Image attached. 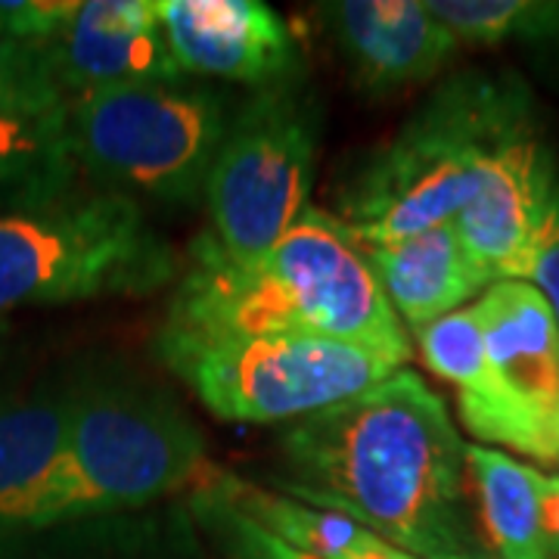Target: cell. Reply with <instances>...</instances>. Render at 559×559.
<instances>
[{
    "label": "cell",
    "mask_w": 559,
    "mask_h": 559,
    "mask_svg": "<svg viewBox=\"0 0 559 559\" xmlns=\"http://www.w3.org/2000/svg\"><path fill=\"white\" fill-rule=\"evenodd\" d=\"M444 401L399 367L373 389L286 423L280 495L340 513L419 559H491Z\"/></svg>",
    "instance_id": "6da1fadb"
},
{
    "label": "cell",
    "mask_w": 559,
    "mask_h": 559,
    "mask_svg": "<svg viewBox=\"0 0 559 559\" xmlns=\"http://www.w3.org/2000/svg\"><path fill=\"white\" fill-rule=\"evenodd\" d=\"M159 330L180 336L305 333L411 358L407 330L333 212L308 205L255 259H227L200 234Z\"/></svg>",
    "instance_id": "7a4b0ae2"
},
{
    "label": "cell",
    "mask_w": 559,
    "mask_h": 559,
    "mask_svg": "<svg viewBox=\"0 0 559 559\" xmlns=\"http://www.w3.org/2000/svg\"><path fill=\"white\" fill-rule=\"evenodd\" d=\"M532 119L538 109L516 75L466 72L444 81L392 140L352 168L333 215L360 246L454 221L476 197L495 150Z\"/></svg>",
    "instance_id": "3957f363"
},
{
    "label": "cell",
    "mask_w": 559,
    "mask_h": 559,
    "mask_svg": "<svg viewBox=\"0 0 559 559\" xmlns=\"http://www.w3.org/2000/svg\"><path fill=\"white\" fill-rule=\"evenodd\" d=\"M209 469L202 436L171 399L138 385L81 389L62 457L28 500L20 532L143 507L200 485Z\"/></svg>",
    "instance_id": "277c9868"
},
{
    "label": "cell",
    "mask_w": 559,
    "mask_h": 559,
    "mask_svg": "<svg viewBox=\"0 0 559 559\" xmlns=\"http://www.w3.org/2000/svg\"><path fill=\"white\" fill-rule=\"evenodd\" d=\"M180 277L175 246L121 193L0 215V318L25 305L140 299Z\"/></svg>",
    "instance_id": "5b68a950"
},
{
    "label": "cell",
    "mask_w": 559,
    "mask_h": 559,
    "mask_svg": "<svg viewBox=\"0 0 559 559\" xmlns=\"http://www.w3.org/2000/svg\"><path fill=\"white\" fill-rule=\"evenodd\" d=\"M227 119L224 94L190 79L69 97L79 168L131 200L202 202Z\"/></svg>",
    "instance_id": "8992f818"
},
{
    "label": "cell",
    "mask_w": 559,
    "mask_h": 559,
    "mask_svg": "<svg viewBox=\"0 0 559 559\" xmlns=\"http://www.w3.org/2000/svg\"><path fill=\"white\" fill-rule=\"evenodd\" d=\"M156 352L202 407L227 423H296L404 367L373 348L305 333L180 336L159 330Z\"/></svg>",
    "instance_id": "52a82bcc"
},
{
    "label": "cell",
    "mask_w": 559,
    "mask_h": 559,
    "mask_svg": "<svg viewBox=\"0 0 559 559\" xmlns=\"http://www.w3.org/2000/svg\"><path fill=\"white\" fill-rule=\"evenodd\" d=\"M320 156V106L301 79L252 91L230 109L202 190L205 237L227 259H255L308 209Z\"/></svg>",
    "instance_id": "ba28073f"
},
{
    "label": "cell",
    "mask_w": 559,
    "mask_h": 559,
    "mask_svg": "<svg viewBox=\"0 0 559 559\" xmlns=\"http://www.w3.org/2000/svg\"><path fill=\"white\" fill-rule=\"evenodd\" d=\"M488 385L460 411L469 436L522 457L559 460V323L525 280L491 283L476 301Z\"/></svg>",
    "instance_id": "9c48e42d"
},
{
    "label": "cell",
    "mask_w": 559,
    "mask_h": 559,
    "mask_svg": "<svg viewBox=\"0 0 559 559\" xmlns=\"http://www.w3.org/2000/svg\"><path fill=\"white\" fill-rule=\"evenodd\" d=\"M559 190V165L538 119L522 124L485 165L476 197L454 224L488 283L525 280L532 246Z\"/></svg>",
    "instance_id": "30bf717a"
},
{
    "label": "cell",
    "mask_w": 559,
    "mask_h": 559,
    "mask_svg": "<svg viewBox=\"0 0 559 559\" xmlns=\"http://www.w3.org/2000/svg\"><path fill=\"white\" fill-rule=\"evenodd\" d=\"M168 50L190 79L249 84L299 79V40L261 0H153Z\"/></svg>",
    "instance_id": "8fae6325"
},
{
    "label": "cell",
    "mask_w": 559,
    "mask_h": 559,
    "mask_svg": "<svg viewBox=\"0 0 559 559\" xmlns=\"http://www.w3.org/2000/svg\"><path fill=\"white\" fill-rule=\"evenodd\" d=\"M318 20L355 87L373 97L439 75L457 50V38L429 13L426 0H336L320 3Z\"/></svg>",
    "instance_id": "7c38bea8"
},
{
    "label": "cell",
    "mask_w": 559,
    "mask_h": 559,
    "mask_svg": "<svg viewBox=\"0 0 559 559\" xmlns=\"http://www.w3.org/2000/svg\"><path fill=\"white\" fill-rule=\"evenodd\" d=\"M66 97L103 87L187 79L168 50L153 0H87L47 47Z\"/></svg>",
    "instance_id": "4fadbf2b"
},
{
    "label": "cell",
    "mask_w": 559,
    "mask_h": 559,
    "mask_svg": "<svg viewBox=\"0 0 559 559\" xmlns=\"http://www.w3.org/2000/svg\"><path fill=\"white\" fill-rule=\"evenodd\" d=\"M360 252L404 330L414 333L491 286L469 259L454 221L436 224L407 240L360 246Z\"/></svg>",
    "instance_id": "5bb4252c"
},
{
    "label": "cell",
    "mask_w": 559,
    "mask_h": 559,
    "mask_svg": "<svg viewBox=\"0 0 559 559\" xmlns=\"http://www.w3.org/2000/svg\"><path fill=\"white\" fill-rule=\"evenodd\" d=\"M466 466L491 559H559L538 498V469L498 448L469 444Z\"/></svg>",
    "instance_id": "9a60e30c"
},
{
    "label": "cell",
    "mask_w": 559,
    "mask_h": 559,
    "mask_svg": "<svg viewBox=\"0 0 559 559\" xmlns=\"http://www.w3.org/2000/svg\"><path fill=\"white\" fill-rule=\"evenodd\" d=\"M79 159L69 106L47 116H0V205L35 212L72 197Z\"/></svg>",
    "instance_id": "2e32d148"
},
{
    "label": "cell",
    "mask_w": 559,
    "mask_h": 559,
    "mask_svg": "<svg viewBox=\"0 0 559 559\" xmlns=\"http://www.w3.org/2000/svg\"><path fill=\"white\" fill-rule=\"evenodd\" d=\"M72 414L75 392L0 407V535L20 532L28 500L62 457Z\"/></svg>",
    "instance_id": "e0dca14e"
},
{
    "label": "cell",
    "mask_w": 559,
    "mask_h": 559,
    "mask_svg": "<svg viewBox=\"0 0 559 559\" xmlns=\"http://www.w3.org/2000/svg\"><path fill=\"white\" fill-rule=\"evenodd\" d=\"M200 491H209L224 503L237 507L249 520L259 522L264 532L311 557L340 559L367 535V528H360L358 522L345 520L340 513H326L280 491H264L259 485L221 473L215 466L200 481Z\"/></svg>",
    "instance_id": "ac0fdd59"
},
{
    "label": "cell",
    "mask_w": 559,
    "mask_h": 559,
    "mask_svg": "<svg viewBox=\"0 0 559 559\" xmlns=\"http://www.w3.org/2000/svg\"><path fill=\"white\" fill-rule=\"evenodd\" d=\"M426 7L457 44L559 38V0H426Z\"/></svg>",
    "instance_id": "d6986e66"
},
{
    "label": "cell",
    "mask_w": 559,
    "mask_h": 559,
    "mask_svg": "<svg viewBox=\"0 0 559 559\" xmlns=\"http://www.w3.org/2000/svg\"><path fill=\"white\" fill-rule=\"evenodd\" d=\"M414 336H417L423 364L436 377L457 385L460 411L479 404L488 385V364H485V333H481L476 301L432 320Z\"/></svg>",
    "instance_id": "ffe728a7"
},
{
    "label": "cell",
    "mask_w": 559,
    "mask_h": 559,
    "mask_svg": "<svg viewBox=\"0 0 559 559\" xmlns=\"http://www.w3.org/2000/svg\"><path fill=\"white\" fill-rule=\"evenodd\" d=\"M66 106L47 50L0 40V116H47Z\"/></svg>",
    "instance_id": "44dd1931"
},
{
    "label": "cell",
    "mask_w": 559,
    "mask_h": 559,
    "mask_svg": "<svg viewBox=\"0 0 559 559\" xmlns=\"http://www.w3.org/2000/svg\"><path fill=\"white\" fill-rule=\"evenodd\" d=\"M197 510L209 520V525H215V532H218L221 544H224L230 559H320L283 544L271 532H264L259 522H252L237 507L224 503L209 491L197 495Z\"/></svg>",
    "instance_id": "7402d4cb"
},
{
    "label": "cell",
    "mask_w": 559,
    "mask_h": 559,
    "mask_svg": "<svg viewBox=\"0 0 559 559\" xmlns=\"http://www.w3.org/2000/svg\"><path fill=\"white\" fill-rule=\"evenodd\" d=\"M75 0H0V40L47 50L75 20Z\"/></svg>",
    "instance_id": "603a6c76"
},
{
    "label": "cell",
    "mask_w": 559,
    "mask_h": 559,
    "mask_svg": "<svg viewBox=\"0 0 559 559\" xmlns=\"http://www.w3.org/2000/svg\"><path fill=\"white\" fill-rule=\"evenodd\" d=\"M525 283L538 289L544 301L550 305L559 323V190L547 205V215L540 221L538 237L532 246V259L525 271Z\"/></svg>",
    "instance_id": "cb8c5ba5"
},
{
    "label": "cell",
    "mask_w": 559,
    "mask_h": 559,
    "mask_svg": "<svg viewBox=\"0 0 559 559\" xmlns=\"http://www.w3.org/2000/svg\"><path fill=\"white\" fill-rule=\"evenodd\" d=\"M538 481V498H540V513H544V525H547V535L554 538L559 547V476H535Z\"/></svg>",
    "instance_id": "d4e9b609"
},
{
    "label": "cell",
    "mask_w": 559,
    "mask_h": 559,
    "mask_svg": "<svg viewBox=\"0 0 559 559\" xmlns=\"http://www.w3.org/2000/svg\"><path fill=\"white\" fill-rule=\"evenodd\" d=\"M340 559H419L414 554H407V550H401L395 544H389V540H382L380 535H373V532H367L364 538Z\"/></svg>",
    "instance_id": "484cf974"
},
{
    "label": "cell",
    "mask_w": 559,
    "mask_h": 559,
    "mask_svg": "<svg viewBox=\"0 0 559 559\" xmlns=\"http://www.w3.org/2000/svg\"><path fill=\"white\" fill-rule=\"evenodd\" d=\"M3 333H7V326H3V320H0V336H3Z\"/></svg>",
    "instance_id": "4316f807"
}]
</instances>
